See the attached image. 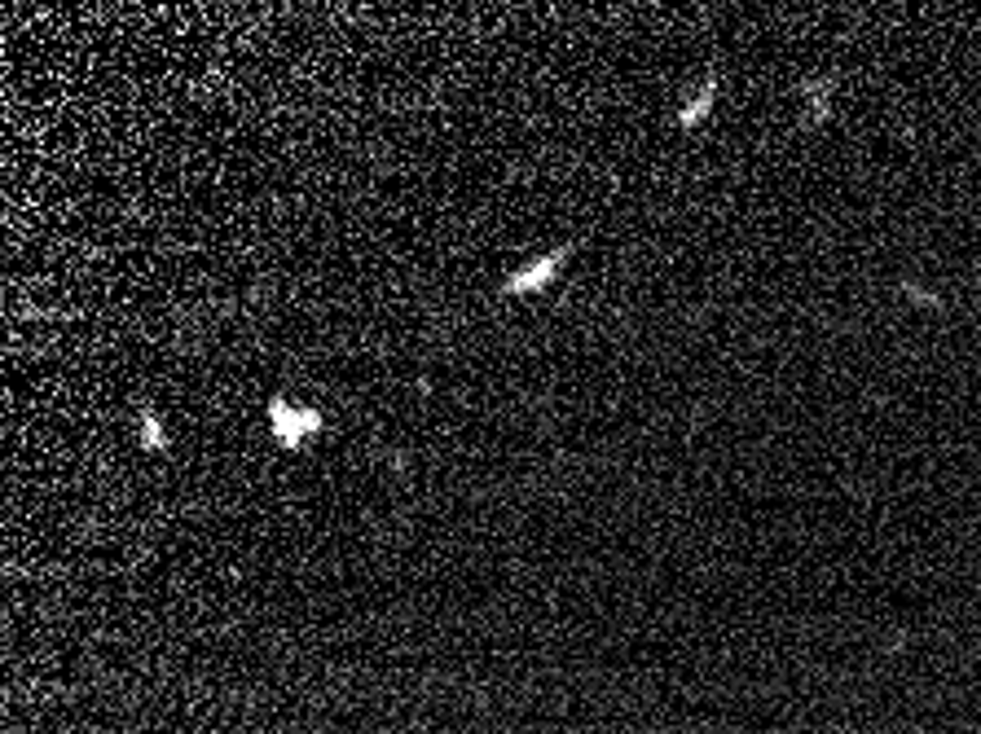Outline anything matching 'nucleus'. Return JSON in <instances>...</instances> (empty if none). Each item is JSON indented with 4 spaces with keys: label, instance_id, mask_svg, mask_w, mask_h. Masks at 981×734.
<instances>
[{
    "label": "nucleus",
    "instance_id": "obj_4",
    "mask_svg": "<svg viewBox=\"0 0 981 734\" xmlns=\"http://www.w3.org/2000/svg\"><path fill=\"white\" fill-rule=\"evenodd\" d=\"M142 444H146V448H163V427H158V418H154V414H146V418H142Z\"/></svg>",
    "mask_w": 981,
    "mask_h": 734
},
{
    "label": "nucleus",
    "instance_id": "obj_2",
    "mask_svg": "<svg viewBox=\"0 0 981 734\" xmlns=\"http://www.w3.org/2000/svg\"><path fill=\"white\" fill-rule=\"evenodd\" d=\"M568 255H572V246H559V251H546V255H537L532 264L524 269H515L507 282H502V294H537L546 291L559 273H563V264H568Z\"/></svg>",
    "mask_w": 981,
    "mask_h": 734
},
{
    "label": "nucleus",
    "instance_id": "obj_3",
    "mask_svg": "<svg viewBox=\"0 0 981 734\" xmlns=\"http://www.w3.org/2000/svg\"><path fill=\"white\" fill-rule=\"evenodd\" d=\"M713 97H718V84H713V79H704V84H700V97L682 106V115H678L682 128H695V124H704V115H709Z\"/></svg>",
    "mask_w": 981,
    "mask_h": 734
},
{
    "label": "nucleus",
    "instance_id": "obj_1",
    "mask_svg": "<svg viewBox=\"0 0 981 734\" xmlns=\"http://www.w3.org/2000/svg\"><path fill=\"white\" fill-rule=\"evenodd\" d=\"M269 423H273V440H278V448H287V453L304 448V444L321 432V414L308 409V405H304V409L300 405H291L287 396H273V400H269Z\"/></svg>",
    "mask_w": 981,
    "mask_h": 734
}]
</instances>
